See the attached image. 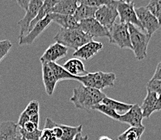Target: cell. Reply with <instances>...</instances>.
Returning a JSON list of instances; mask_svg holds the SVG:
<instances>
[{
    "instance_id": "cell-1",
    "label": "cell",
    "mask_w": 161,
    "mask_h": 140,
    "mask_svg": "<svg viewBox=\"0 0 161 140\" xmlns=\"http://www.w3.org/2000/svg\"><path fill=\"white\" fill-rule=\"evenodd\" d=\"M105 97L102 91L87 87L81 84L80 86L73 89V95L70 101L77 109L89 111L92 110L96 105L101 103Z\"/></svg>"
},
{
    "instance_id": "cell-2",
    "label": "cell",
    "mask_w": 161,
    "mask_h": 140,
    "mask_svg": "<svg viewBox=\"0 0 161 140\" xmlns=\"http://www.w3.org/2000/svg\"><path fill=\"white\" fill-rule=\"evenodd\" d=\"M92 37L80 28L66 29L61 28L53 40L65 47L77 50L92 40Z\"/></svg>"
},
{
    "instance_id": "cell-3",
    "label": "cell",
    "mask_w": 161,
    "mask_h": 140,
    "mask_svg": "<svg viewBox=\"0 0 161 140\" xmlns=\"http://www.w3.org/2000/svg\"><path fill=\"white\" fill-rule=\"evenodd\" d=\"M116 74L114 72H104L99 71L96 72H88L84 76L76 77L75 81L87 87L94 88L102 91L108 87H113L115 82Z\"/></svg>"
},
{
    "instance_id": "cell-4",
    "label": "cell",
    "mask_w": 161,
    "mask_h": 140,
    "mask_svg": "<svg viewBox=\"0 0 161 140\" xmlns=\"http://www.w3.org/2000/svg\"><path fill=\"white\" fill-rule=\"evenodd\" d=\"M132 51L138 61H142L147 56V47L152 36L132 24H128Z\"/></svg>"
},
{
    "instance_id": "cell-5",
    "label": "cell",
    "mask_w": 161,
    "mask_h": 140,
    "mask_svg": "<svg viewBox=\"0 0 161 140\" xmlns=\"http://www.w3.org/2000/svg\"><path fill=\"white\" fill-rule=\"evenodd\" d=\"M108 40L110 44H114L124 49L132 50L128 24L121 23H115L111 28H108Z\"/></svg>"
},
{
    "instance_id": "cell-6",
    "label": "cell",
    "mask_w": 161,
    "mask_h": 140,
    "mask_svg": "<svg viewBox=\"0 0 161 140\" xmlns=\"http://www.w3.org/2000/svg\"><path fill=\"white\" fill-rule=\"evenodd\" d=\"M117 10L120 17V22L121 23L132 24L144 32L143 28L137 17L134 2H125L122 0H118Z\"/></svg>"
},
{
    "instance_id": "cell-7",
    "label": "cell",
    "mask_w": 161,
    "mask_h": 140,
    "mask_svg": "<svg viewBox=\"0 0 161 140\" xmlns=\"http://www.w3.org/2000/svg\"><path fill=\"white\" fill-rule=\"evenodd\" d=\"M137 17L143 28L144 32L152 36L158 29L160 28L161 23L155 15L150 12L146 7L135 8Z\"/></svg>"
},
{
    "instance_id": "cell-8",
    "label": "cell",
    "mask_w": 161,
    "mask_h": 140,
    "mask_svg": "<svg viewBox=\"0 0 161 140\" xmlns=\"http://www.w3.org/2000/svg\"><path fill=\"white\" fill-rule=\"evenodd\" d=\"M43 2L44 0H30L25 17L18 22V25L20 28L19 38L25 36L28 33L29 25L37 15L41 8L43 5Z\"/></svg>"
},
{
    "instance_id": "cell-9",
    "label": "cell",
    "mask_w": 161,
    "mask_h": 140,
    "mask_svg": "<svg viewBox=\"0 0 161 140\" xmlns=\"http://www.w3.org/2000/svg\"><path fill=\"white\" fill-rule=\"evenodd\" d=\"M117 4L100 7L95 14V19L102 26L108 29L115 23L116 19L118 16Z\"/></svg>"
},
{
    "instance_id": "cell-10",
    "label": "cell",
    "mask_w": 161,
    "mask_h": 140,
    "mask_svg": "<svg viewBox=\"0 0 161 140\" xmlns=\"http://www.w3.org/2000/svg\"><path fill=\"white\" fill-rule=\"evenodd\" d=\"M79 28L89 35L92 38L108 36V29L102 26L95 18H90L80 21Z\"/></svg>"
},
{
    "instance_id": "cell-11",
    "label": "cell",
    "mask_w": 161,
    "mask_h": 140,
    "mask_svg": "<svg viewBox=\"0 0 161 140\" xmlns=\"http://www.w3.org/2000/svg\"><path fill=\"white\" fill-rule=\"evenodd\" d=\"M51 18L49 17V15H47L46 18H44L41 21H39L34 27L33 28L27 33L25 36L19 37V44L20 46L22 45H31L33 44V42L35 41L38 36L42 34L44 31L47 28V27L49 26L50 23H52Z\"/></svg>"
},
{
    "instance_id": "cell-12",
    "label": "cell",
    "mask_w": 161,
    "mask_h": 140,
    "mask_svg": "<svg viewBox=\"0 0 161 140\" xmlns=\"http://www.w3.org/2000/svg\"><path fill=\"white\" fill-rule=\"evenodd\" d=\"M68 53V48L63 44L55 42L54 44L49 46L46 52L40 58L42 64L44 63H57L60 59L64 58Z\"/></svg>"
},
{
    "instance_id": "cell-13",
    "label": "cell",
    "mask_w": 161,
    "mask_h": 140,
    "mask_svg": "<svg viewBox=\"0 0 161 140\" xmlns=\"http://www.w3.org/2000/svg\"><path fill=\"white\" fill-rule=\"evenodd\" d=\"M39 110H40L39 102L36 100L31 101L19 116L17 122L18 127H21L25 122L29 121L34 122L36 125H39V120H40Z\"/></svg>"
},
{
    "instance_id": "cell-14",
    "label": "cell",
    "mask_w": 161,
    "mask_h": 140,
    "mask_svg": "<svg viewBox=\"0 0 161 140\" xmlns=\"http://www.w3.org/2000/svg\"><path fill=\"white\" fill-rule=\"evenodd\" d=\"M103 48H104V45L102 43L94 41L92 40L80 47L79 49L75 50L73 53V57L87 61L92 58L93 57H95L99 52L103 49Z\"/></svg>"
},
{
    "instance_id": "cell-15",
    "label": "cell",
    "mask_w": 161,
    "mask_h": 140,
    "mask_svg": "<svg viewBox=\"0 0 161 140\" xmlns=\"http://www.w3.org/2000/svg\"><path fill=\"white\" fill-rule=\"evenodd\" d=\"M142 110L138 104L133 105V106L127 111L125 114L120 115L118 121L123 123H127L133 127H142Z\"/></svg>"
},
{
    "instance_id": "cell-16",
    "label": "cell",
    "mask_w": 161,
    "mask_h": 140,
    "mask_svg": "<svg viewBox=\"0 0 161 140\" xmlns=\"http://www.w3.org/2000/svg\"><path fill=\"white\" fill-rule=\"evenodd\" d=\"M42 81L46 92L49 96H52L57 85V79L55 78L53 71L47 63L42 64Z\"/></svg>"
},
{
    "instance_id": "cell-17",
    "label": "cell",
    "mask_w": 161,
    "mask_h": 140,
    "mask_svg": "<svg viewBox=\"0 0 161 140\" xmlns=\"http://www.w3.org/2000/svg\"><path fill=\"white\" fill-rule=\"evenodd\" d=\"M78 0H58L57 3L52 9L51 13L73 15L79 7Z\"/></svg>"
},
{
    "instance_id": "cell-18",
    "label": "cell",
    "mask_w": 161,
    "mask_h": 140,
    "mask_svg": "<svg viewBox=\"0 0 161 140\" xmlns=\"http://www.w3.org/2000/svg\"><path fill=\"white\" fill-rule=\"evenodd\" d=\"M63 67L69 73L75 77L84 76L88 73V72L85 69L83 61L80 59L75 58V57L70 58L68 61H66Z\"/></svg>"
},
{
    "instance_id": "cell-19",
    "label": "cell",
    "mask_w": 161,
    "mask_h": 140,
    "mask_svg": "<svg viewBox=\"0 0 161 140\" xmlns=\"http://www.w3.org/2000/svg\"><path fill=\"white\" fill-rule=\"evenodd\" d=\"M157 100L158 94L154 92L147 91L146 98L142 102V106H140L143 118H149L154 112L156 111Z\"/></svg>"
},
{
    "instance_id": "cell-20",
    "label": "cell",
    "mask_w": 161,
    "mask_h": 140,
    "mask_svg": "<svg viewBox=\"0 0 161 140\" xmlns=\"http://www.w3.org/2000/svg\"><path fill=\"white\" fill-rule=\"evenodd\" d=\"M48 15L51 18L53 22L60 25L62 28H79V22L76 20L73 15H61V14L57 13H50Z\"/></svg>"
},
{
    "instance_id": "cell-21",
    "label": "cell",
    "mask_w": 161,
    "mask_h": 140,
    "mask_svg": "<svg viewBox=\"0 0 161 140\" xmlns=\"http://www.w3.org/2000/svg\"><path fill=\"white\" fill-rule=\"evenodd\" d=\"M18 133L19 127L17 123L7 121L0 124V140H15Z\"/></svg>"
},
{
    "instance_id": "cell-22",
    "label": "cell",
    "mask_w": 161,
    "mask_h": 140,
    "mask_svg": "<svg viewBox=\"0 0 161 140\" xmlns=\"http://www.w3.org/2000/svg\"><path fill=\"white\" fill-rule=\"evenodd\" d=\"M57 2L58 0H44L43 5H42V8H41L37 15H36V18L32 21V23H30V25H29V32H30V31L33 28V27H34L39 21L43 19L44 18H46L49 14L51 13L52 9H53V7L56 5Z\"/></svg>"
},
{
    "instance_id": "cell-23",
    "label": "cell",
    "mask_w": 161,
    "mask_h": 140,
    "mask_svg": "<svg viewBox=\"0 0 161 140\" xmlns=\"http://www.w3.org/2000/svg\"><path fill=\"white\" fill-rule=\"evenodd\" d=\"M101 103L109 106L110 108L113 109L119 115H122V114H125L127 111H129L130 109L133 106V104H126V103H124V102H118V101H116L113 98H110L108 97H105L101 102Z\"/></svg>"
},
{
    "instance_id": "cell-24",
    "label": "cell",
    "mask_w": 161,
    "mask_h": 140,
    "mask_svg": "<svg viewBox=\"0 0 161 140\" xmlns=\"http://www.w3.org/2000/svg\"><path fill=\"white\" fill-rule=\"evenodd\" d=\"M97 9H98V8L88 7L86 6V5L80 4L76 9L73 16L75 18L78 22L84 20V19H90V18H95V14L97 12Z\"/></svg>"
},
{
    "instance_id": "cell-25",
    "label": "cell",
    "mask_w": 161,
    "mask_h": 140,
    "mask_svg": "<svg viewBox=\"0 0 161 140\" xmlns=\"http://www.w3.org/2000/svg\"><path fill=\"white\" fill-rule=\"evenodd\" d=\"M145 131V127H130L118 137V140H141V136Z\"/></svg>"
},
{
    "instance_id": "cell-26",
    "label": "cell",
    "mask_w": 161,
    "mask_h": 140,
    "mask_svg": "<svg viewBox=\"0 0 161 140\" xmlns=\"http://www.w3.org/2000/svg\"><path fill=\"white\" fill-rule=\"evenodd\" d=\"M48 64H49V66L50 67L51 70L53 71L58 82L65 81V80H75V81L76 77L69 73L60 64H57V63H48Z\"/></svg>"
},
{
    "instance_id": "cell-27",
    "label": "cell",
    "mask_w": 161,
    "mask_h": 140,
    "mask_svg": "<svg viewBox=\"0 0 161 140\" xmlns=\"http://www.w3.org/2000/svg\"><path fill=\"white\" fill-rule=\"evenodd\" d=\"M60 127L63 129V134L60 140H74L78 134L82 133L83 125H79L77 127H70V126L59 124Z\"/></svg>"
},
{
    "instance_id": "cell-28",
    "label": "cell",
    "mask_w": 161,
    "mask_h": 140,
    "mask_svg": "<svg viewBox=\"0 0 161 140\" xmlns=\"http://www.w3.org/2000/svg\"><path fill=\"white\" fill-rule=\"evenodd\" d=\"M92 110H96L100 111L102 114H105L106 116H108V118H112V119L116 120V121H118L119 119L120 115L118 114H117L115 111H114L113 109H111L109 106H106V105L103 104V103H99V104L96 105L94 107L92 108Z\"/></svg>"
},
{
    "instance_id": "cell-29",
    "label": "cell",
    "mask_w": 161,
    "mask_h": 140,
    "mask_svg": "<svg viewBox=\"0 0 161 140\" xmlns=\"http://www.w3.org/2000/svg\"><path fill=\"white\" fill-rule=\"evenodd\" d=\"M78 2L82 5H86L88 7L100 8L104 5L117 4L118 2V0H78Z\"/></svg>"
},
{
    "instance_id": "cell-30",
    "label": "cell",
    "mask_w": 161,
    "mask_h": 140,
    "mask_svg": "<svg viewBox=\"0 0 161 140\" xmlns=\"http://www.w3.org/2000/svg\"><path fill=\"white\" fill-rule=\"evenodd\" d=\"M161 23V0H151L146 7Z\"/></svg>"
},
{
    "instance_id": "cell-31",
    "label": "cell",
    "mask_w": 161,
    "mask_h": 140,
    "mask_svg": "<svg viewBox=\"0 0 161 140\" xmlns=\"http://www.w3.org/2000/svg\"><path fill=\"white\" fill-rule=\"evenodd\" d=\"M19 131L21 136L26 140H40L41 136H42V131H41L40 129H37V130L32 131V132H26V131H25L19 127Z\"/></svg>"
},
{
    "instance_id": "cell-32",
    "label": "cell",
    "mask_w": 161,
    "mask_h": 140,
    "mask_svg": "<svg viewBox=\"0 0 161 140\" xmlns=\"http://www.w3.org/2000/svg\"><path fill=\"white\" fill-rule=\"evenodd\" d=\"M147 90L154 92L156 94H161V79L160 80H152L151 79L147 84Z\"/></svg>"
},
{
    "instance_id": "cell-33",
    "label": "cell",
    "mask_w": 161,
    "mask_h": 140,
    "mask_svg": "<svg viewBox=\"0 0 161 140\" xmlns=\"http://www.w3.org/2000/svg\"><path fill=\"white\" fill-rule=\"evenodd\" d=\"M12 48V44L8 40H0V62L8 54Z\"/></svg>"
},
{
    "instance_id": "cell-34",
    "label": "cell",
    "mask_w": 161,
    "mask_h": 140,
    "mask_svg": "<svg viewBox=\"0 0 161 140\" xmlns=\"http://www.w3.org/2000/svg\"><path fill=\"white\" fill-rule=\"evenodd\" d=\"M40 138L42 140H58V138L55 136L54 133L52 131V129L46 128V127H45L44 130H42V136Z\"/></svg>"
},
{
    "instance_id": "cell-35",
    "label": "cell",
    "mask_w": 161,
    "mask_h": 140,
    "mask_svg": "<svg viewBox=\"0 0 161 140\" xmlns=\"http://www.w3.org/2000/svg\"><path fill=\"white\" fill-rule=\"evenodd\" d=\"M38 126L39 125H36L34 122L29 121L27 122H25V124H24L21 127H19V128H21L22 130L26 131V132H32V131H36V130H37V129H39L38 128Z\"/></svg>"
},
{
    "instance_id": "cell-36",
    "label": "cell",
    "mask_w": 161,
    "mask_h": 140,
    "mask_svg": "<svg viewBox=\"0 0 161 140\" xmlns=\"http://www.w3.org/2000/svg\"><path fill=\"white\" fill-rule=\"evenodd\" d=\"M152 80H160L161 79V61H159V64L156 66V69L155 71L153 77L152 78Z\"/></svg>"
},
{
    "instance_id": "cell-37",
    "label": "cell",
    "mask_w": 161,
    "mask_h": 140,
    "mask_svg": "<svg viewBox=\"0 0 161 140\" xmlns=\"http://www.w3.org/2000/svg\"><path fill=\"white\" fill-rule=\"evenodd\" d=\"M16 2H17L18 5H19L22 9L25 10V11H27V9L29 8L30 0H16Z\"/></svg>"
},
{
    "instance_id": "cell-38",
    "label": "cell",
    "mask_w": 161,
    "mask_h": 140,
    "mask_svg": "<svg viewBox=\"0 0 161 140\" xmlns=\"http://www.w3.org/2000/svg\"><path fill=\"white\" fill-rule=\"evenodd\" d=\"M157 110H161V94L158 96L157 104H156V111Z\"/></svg>"
},
{
    "instance_id": "cell-39",
    "label": "cell",
    "mask_w": 161,
    "mask_h": 140,
    "mask_svg": "<svg viewBox=\"0 0 161 140\" xmlns=\"http://www.w3.org/2000/svg\"><path fill=\"white\" fill-rule=\"evenodd\" d=\"M99 140H114V139H112V138H109V137L108 136H101L100 137V138H99Z\"/></svg>"
},
{
    "instance_id": "cell-40",
    "label": "cell",
    "mask_w": 161,
    "mask_h": 140,
    "mask_svg": "<svg viewBox=\"0 0 161 140\" xmlns=\"http://www.w3.org/2000/svg\"><path fill=\"white\" fill-rule=\"evenodd\" d=\"M21 138H22V136H21L20 133H19H19H18L17 136H16V138H15V140H21Z\"/></svg>"
},
{
    "instance_id": "cell-41",
    "label": "cell",
    "mask_w": 161,
    "mask_h": 140,
    "mask_svg": "<svg viewBox=\"0 0 161 140\" xmlns=\"http://www.w3.org/2000/svg\"><path fill=\"white\" fill-rule=\"evenodd\" d=\"M81 136H82V134H78L77 136H76L75 138V139H74V140H80V138H81Z\"/></svg>"
},
{
    "instance_id": "cell-42",
    "label": "cell",
    "mask_w": 161,
    "mask_h": 140,
    "mask_svg": "<svg viewBox=\"0 0 161 140\" xmlns=\"http://www.w3.org/2000/svg\"><path fill=\"white\" fill-rule=\"evenodd\" d=\"M80 140H88V137L87 136V135H86V136H81V138H80Z\"/></svg>"
},
{
    "instance_id": "cell-43",
    "label": "cell",
    "mask_w": 161,
    "mask_h": 140,
    "mask_svg": "<svg viewBox=\"0 0 161 140\" xmlns=\"http://www.w3.org/2000/svg\"><path fill=\"white\" fill-rule=\"evenodd\" d=\"M122 1H124V2H132L133 0H122Z\"/></svg>"
},
{
    "instance_id": "cell-44",
    "label": "cell",
    "mask_w": 161,
    "mask_h": 140,
    "mask_svg": "<svg viewBox=\"0 0 161 140\" xmlns=\"http://www.w3.org/2000/svg\"><path fill=\"white\" fill-rule=\"evenodd\" d=\"M21 140H26V139H25V138H24L23 137H22V138H21Z\"/></svg>"
},
{
    "instance_id": "cell-45",
    "label": "cell",
    "mask_w": 161,
    "mask_h": 140,
    "mask_svg": "<svg viewBox=\"0 0 161 140\" xmlns=\"http://www.w3.org/2000/svg\"><path fill=\"white\" fill-rule=\"evenodd\" d=\"M40 140H42V139H41V138H40Z\"/></svg>"
},
{
    "instance_id": "cell-46",
    "label": "cell",
    "mask_w": 161,
    "mask_h": 140,
    "mask_svg": "<svg viewBox=\"0 0 161 140\" xmlns=\"http://www.w3.org/2000/svg\"><path fill=\"white\" fill-rule=\"evenodd\" d=\"M117 140H118V139H117Z\"/></svg>"
}]
</instances>
